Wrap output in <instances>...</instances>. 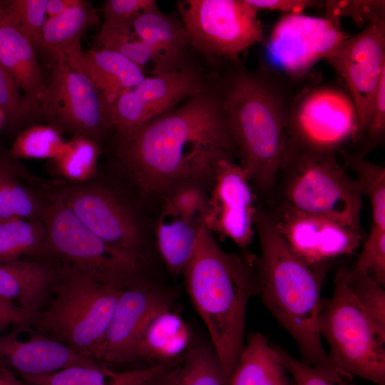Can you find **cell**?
<instances>
[{"label":"cell","mask_w":385,"mask_h":385,"mask_svg":"<svg viewBox=\"0 0 385 385\" xmlns=\"http://www.w3.org/2000/svg\"><path fill=\"white\" fill-rule=\"evenodd\" d=\"M0 111L5 121L14 127L36 117L14 78L1 64Z\"/></svg>","instance_id":"cell-39"},{"label":"cell","mask_w":385,"mask_h":385,"mask_svg":"<svg viewBox=\"0 0 385 385\" xmlns=\"http://www.w3.org/2000/svg\"><path fill=\"white\" fill-rule=\"evenodd\" d=\"M346 85L357 111L359 134L365 133L376 92L385 75V21L369 23L342 40L325 57Z\"/></svg>","instance_id":"cell-13"},{"label":"cell","mask_w":385,"mask_h":385,"mask_svg":"<svg viewBox=\"0 0 385 385\" xmlns=\"http://www.w3.org/2000/svg\"><path fill=\"white\" fill-rule=\"evenodd\" d=\"M260 244L255 258L263 303L297 343L304 363L337 369L318 329L321 291L328 265H310L289 248L270 211L259 205L255 218Z\"/></svg>","instance_id":"cell-3"},{"label":"cell","mask_w":385,"mask_h":385,"mask_svg":"<svg viewBox=\"0 0 385 385\" xmlns=\"http://www.w3.org/2000/svg\"><path fill=\"white\" fill-rule=\"evenodd\" d=\"M209 191L202 185L186 183L176 188L162 200L184 217L202 223Z\"/></svg>","instance_id":"cell-40"},{"label":"cell","mask_w":385,"mask_h":385,"mask_svg":"<svg viewBox=\"0 0 385 385\" xmlns=\"http://www.w3.org/2000/svg\"><path fill=\"white\" fill-rule=\"evenodd\" d=\"M98 22L96 9L88 1L79 0L62 14L46 20L41 48L76 68L84 54L81 38L88 29Z\"/></svg>","instance_id":"cell-23"},{"label":"cell","mask_w":385,"mask_h":385,"mask_svg":"<svg viewBox=\"0 0 385 385\" xmlns=\"http://www.w3.org/2000/svg\"><path fill=\"white\" fill-rule=\"evenodd\" d=\"M155 217L156 251L168 271L178 275L189 261L202 223L188 220L178 214L165 200Z\"/></svg>","instance_id":"cell-26"},{"label":"cell","mask_w":385,"mask_h":385,"mask_svg":"<svg viewBox=\"0 0 385 385\" xmlns=\"http://www.w3.org/2000/svg\"><path fill=\"white\" fill-rule=\"evenodd\" d=\"M174 294L152 278L122 290L117 305L93 358L108 364L133 362L135 347L148 322L171 309Z\"/></svg>","instance_id":"cell-17"},{"label":"cell","mask_w":385,"mask_h":385,"mask_svg":"<svg viewBox=\"0 0 385 385\" xmlns=\"http://www.w3.org/2000/svg\"><path fill=\"white\" fill-rule=\"evenodd\" d=\"M66 142L60 130L51 125H34L23 130L15 139L11 155L15 159L55 160Z\"/></svg>","instance_id":"cell-34"},{"label":"cell","mask_w":385,"mask_h":385,"mask_svg":"<svg viewBox=\"0 0 385 385\" xmlns=\"http://www.w3.org/2000/svg\"><path fill=\"white\" fill-rule=\"evenodd\" d=\"M39 255H51L46 228L41 220H0V262Z\"/></svg>","instance_id":"cell-30"},{"label":"cell","mask_w":385,"mask_h":385,"mask_svg":"<svg viewBox=\"0 0 385 385\" xmlns=\"http://www.w3.org/2000/svg\"><path fill=\"white\" fill-rule=\"evenodd\" d=\"M190 332L171 309L155 315L141 333L134 349L133 362L150 364L180 359L190 345Z\"/></svg>","instance_id":"cell-25"},{"label":"cell","mask_w":385,"mask_h":385,"mask_svg":"<svg viewBox=\"0 0 385 385\" xmlns=\"http://www.w3.org/2000/svg\"><path fill=\"white\" fill-rule=\"evenodd\" d=\"M30 325L29 318L14 303L0 298V334L14 327Z\"/></svg>","instance_id":"cell-44"},{"label":"cell","mask_w":385,"mask_h":385,"mask_svg":"<svg viewBox=\"0 0 385 385\" xmlns=\"http://www.w3.org/2000/svg\"><path fill=\"white\" fill-rule=\"evenodd\" d=\"M178 9L188 43L205 53L234 59L265 41L258 10L247 0H188Z\"/></svg>","instance_id":"cell-10"},{"label":"cell","mask_w":385,"mask_h":385,"mask_svg":"<svg viewBox=\"0 0 385 385\" xmlns=\"http://www.w3.org/2000/svg\"><path fill=\"white\" fill-rule=\"evenodd\" d=\"M257 195L247 175L235 160H224L217 168L209 191L202 224L215 235L232 240L246 256L255 234Z\"/></svg>","instance_id":"cell-14"},{"label":"cell","mask_w":385,"mask_h":385,"mask_svg":"<svg viewBox=\"0 0 385 385\" xmlns=\"http://www.w3.org/2000/svg\"><path fill=\"white\" fill-rule=\"evenodd\" d=\"M40 115L59 130L101 145L111 126L101 92L83 73L56 59Z\"/></svg>","instance_id":"cell-12"},{"label":"cell","mask_w":385,"mask_h":385,"mask_svg":"<svg viewBox=\"0 0 385 385\" xmlns=\"http://www.w3.org/2000/svg\"><path fill=\"white\" fill-rule=\"evenodd\" d=\"M270 76L238 71L226 81L221 103L239 164L257 195H272L286 140L291 100Z\"/></svg>","instance_id":"cell-4"},{"label":"cell","mask_w":385,"mask_h":385,"mask_svg":"<svg viewBox=\"0 0 385 385\" xmlns=\"http://www.w3.org/2000/svg\"><path fill=\"white\" fill-rule=\"evenodd\" d=\"M335 153L286 139L272 193H277V206L361 226L363 195Z\"/></svg>","instance_id":"cell-5"},{"label":"cell","mask_w":385,"mask_h":385,"mask_svg":"<svg viewBox=\"0 0 385 385\" xmlns=\"http://www.w3.org/2000/svg\"><path fill=\"white\" fill-rule=\"evenodd\" d=\"M22 174L17 159L0 150V220H42L47 195H41Z\"/></svg>","instance_id":"cell-29"},{"label":"cell","mask_w":385,"mask_h":385,"mask_svg":"<svg viewBox=\"0 0 385 385\" xmlns=\"http://www.w3.org/2000/svg\"><path fill=\"white\" fill-rule=\"evenodd\" d=\"M385 131V75L378 86L371 116L365 133L369 142L376 144L381 141Z\"/></svg>","instance_id":"cell-43"},{"label":"cell","mask_w":385,"mask_h":385,"mask_svg":"<svg viewBox=\"0 0 385 385\" xmlns=\"http://www.w3.org/2000/svg\"><path fill=\"white\" fill-rule=\"evenodd\" d=\"M74 69L83 73L93 82L107 103L146 76L144 69L133 61L105 48L84 52Z\"/></svg>","instance_id":"cell-27"},{"label":"cell","mask_w":385,"mask_h":385,"mask_svg":"<svg viewBox=\"0 0 385 385\" xmlns=\"http://www.w3.org/2000/svg\"><path fill=\"white\" fill-rule=\"evenodd\" d=\"M0 64L9 72L36 116L47 93L35 47L0 1Z\"/></svg>","instance_id":"cell-20"},{"label":"cell","mask_w":385,"mask_h":385,"mask_svg":"<svg viewBox=\"0 0 385 385\" xmlns=\"http://www.w3.org/2000/svg\"><path fill=\"white\" fill-rule=\"evenodd\" d=\"M58 267L51 262L23 260L0 262V298L20 307L30 322L49 293Z\"/></svg>","instance_id":"cell-22"},{"label":"cell","mask_w":385,"mask_h":385,"mask_svg":"<svg viewBox=\"0 0 385 385\" xmlns=\"http://www.w3.org/2000/svg\"><path fill=\"white\" fill-rule=\"evenodd\" d=\"M346 36L339 21L303 14H287L274 25L267 43L272 63L300 77Z\"/></svg>","instance_id":"cell-16"},{"label":"cell","mask_w":385,"mask_h":385,"mask_svg":"<svg viewBox=\"0 0 385 385\" xmlns=\"http://www.w3.org/2000/svg\"><path fill=\"white\" fill-rule=\"evenodd\" d=\"M114 152L151 203L186 183L210 190L220 162L236 157L221 98L203 91L145 123L116 130Z\"/></svg>","instance_id":"cell-1"},{"label":"cell","mask_w":385,"mask_h":385,"mask_svg":"<svg viewBox=\"0 0 385 385\" xmlns=\"http://www.w3.org/2000/svg\"><path fill=\"white\" fill-rule=\"evenodd\" d=\"M273 346L252 333L240 354L229 385H295Z\"/></svg>","instance_id":"cell-28"},{"label":"cell","mask_w":385,"mask_h":385,"mask_svg":"<svg viewBox=\"0 0 385 385\" xmlns=\"http://www.w3.org/2000/svg\"><path fill=\"white\" fill-rule=\"evenodd\" d=\"M169 385H229L211 344L191 343Z\"/></svg>","instance_id":"cell-31"},{"label":"cell","mask_w":385,"mask_h":385,"mask_svg":"<svg viewBox=\"0 0 385 385\" xmlns=\"http://www.w3.org/2000/svg\"><path fill=\"white\" fill-rule=\"evenodd\" d=\"M255 258L225 251L202 225L182 273L228 384L245 344L248 302L259 294Z\"/></svg>","instance_id":"cell-2"},{"label":"cell","mask_w":385,"mask_h":385,"mask_svg":"<svg viewBox=\"0 0 385 385\" xmlns=\"http://www.w3.org/2000/svg\"><path fill=\"white\" fill-rule=\"evenodd\" d=\"M258 11L277 10L287 14H302L305 9L312 7L317 1L309 0H247Z\"/></svg>","instance_id":"cell-45"},{"label":"cell","mask_w":385,"mask_h":385,"mask_svg":"<svg viewBox=\"0 0 385 385\" xmlns=\"http://www.w3.org/2000/svg\"><path fill=\"white\" fill-rule=\"evenodd\" d=\"M42 221L51 255L98 282L124 289L151 279L149 265L100 238L53 192L47 195Z\"/></svg>","instance_id":"cell-9"},{"label":"cell","mask_w":385,"mask_h":385,"mask_svg":"<svg viewBox=\"0 0 385 385\" xmlns=\"http://www.w3.org/2000/svg\"><path fill=\"white\" fill-rule=\"evenodd\" d=\"M346 164L354 170L362 195L369 200L371 230L385 231V168L359 154L343 152Z\"/></svg>","instance_id":"cell-33"},{"label":"cell","mask_w":385,"mask_h":385,"mask_svg":"<svg viewBox=\"0 0 385 385\" xmlns=\"http://www.w3.org/2000/svg\"><path fill=\"white\" fill-rule=\"evenodd\" d=\"M346 267H339L336 273L332 297L322 299L319 332L329 344L328 358L337 370L385 385V335L349 289Z\"/></svg>","instance_id":"cell-8"},{"label":"cell","mask_w":385,"mask_h":385,"mask_svg":"<svg viewBox=\"0 0 385 385\" xmlns=\"http://www.w3.org/2000/svg\"><path fill=\"white\" fill-rule=\"evenodd\" d=\"M93 233L105 242L150 266L155 242V218L141 202L104 181L66 183L52 191Z\"/></svg>","instance_id":"cell-7"},{"label":"cell","mask_w":385,"mask_h":385,"mask_svg":"<svg viewBox=\"0 0 385 385\" xmlns=\"http://www.w3.org/2000/svg\"><path fill=\"white\" fill-rule=\"evenodd\" d=\"M130 26L135 36L154 51L157 58L154 73L180 68L177 65L188 43L182 23L163 14L156 5L138 14Z\"/></svg>","instance_id":"cell-24"},{"label":"cell","mask_w":385,"mask_h":385,"mask_svg":"<svg viewBox=\"0 0 385 385\" xmlns=\"http://www.w3.org/2000/svg\"><path fill=\"white\" fill-rule=\"evenodd\" d=\"M79 0H48L46 16L48 18L59 16L78 3Z\"/></svg>","instance_id":"cell-46"},{"label":"cell","mask_w":385,"mask_h":385,"mask_svg":"<svg viewBox=\"0 0 385 385\" xmlns=\"http://www.w3.org/2000/svg\"><path fill=\"white\" fill-rule=\"evenodd\" d=\"M276 227L292 252L310 265L354 252L361 245V227L332 217L277 206L270 212Z\"/></svg>","instance_id":"cell-15"},{"label":"cell","mask_w":385,"mask_h":385,"mask_svg":"<svg viewBox=\"0 0 385 385\" xmlns=\"http://www.w3.org/2000/svg\"><path fill=\"white\" fill-rule=\"evenodd\" d=\"M4 10L29 38L34 46L41 47L48 0L0 1Z\"/></svg>","instance_id":"cell-38"},{"label":"cell","mask_w":385,"mask_h":385,"mask_svg":"<svg viewBox=\"0 0 385 385\" xmlns=\"http://www.w3.org/2000/svg\"><path fill=\"white\" fill-rule=\"evenodd\" d=\"M274 349L295 385H356L354 378L337 369L312 366L298 360L279 346Z\"/></svg>","instance_id":"cell-37"},{"label":"cell","mask_w":385,"mask_h":385,"mask_svg":"<svg viewBox=\"0 0 385 385\" xmlns=\"http://www.w3.org/2000/svg\"><path fill=\"white\" fill-rule=\"evenodd\" d=\"M348 286L376 329L385 335L384 287L371 277L346 267Z\"/></svg>","instance_id":"cell-36"},{"label":"cell","mask_w":385,"mask_h":385,"mask_svg":"<svg viewBox=\"0 0 385 385\" xmlns=\"http://www.w3.org/2000/svg\"><path fill=\"white\" fill-rule=\"evenodd\" d=\"M181 359L127 371L114 370L111 365L73 366L50 374L21 378L32 385H169Z\"/></svg>","instance_id":"cell-21"},{"label":"cell","mask_w":385,"mask_h":385,"mask_svg":"<svg viewBox=\"0 0 385 385\" xmlns=\"http://www.w3.org/2000/svg\"><path fill=\"white\" fill-rule=\"evenodd\" d=\"M106 365L110 364L78 354L31 325L0 334V369L20 376L50 374L73 366Z\"/></svg>","instance_id":"cell-19"},{"label":"cell","mask_w":385,"mask_h":385,"mask_svg":"<svg viewBox=\"0 0 385 385\" xmlns=\"http://www.w3.org/2000/svg\"><path fill=\"white\" fill-rule=\"evenodd\" d=\"M123 289L103 285L67 265L30 325L78 354L90 356L100 344Z\"/></svg>","instance_id":"cell-6"},{"label":"cell","mask_w":385,"mask_h":385,"mask_svg":"<svg viewBox=\"0 0 385 385\" xmlns=\"http://www.w3.org/2000/svg\"><path fill=\"white\" fill-rule=\"evenodd\" d=\"M5 121L4 117L2 113L0 111V125Z\"/></svg>","instance_id":"cell-48"},{"label":"cell","mask_w":385,"mask_h":385,"mask_svg":"<svg viewBox=\"0 0 385 385\" xmlns=\"http://www.w3.org/2000/svg\"><path fill=\"white\" fill-rule=\"evenodd\" d=\"M103 48L119 53L133 61L142 68L150 62L157 66V58L150 46L133 33L130 24L116 27L102 26L97 36Z\"/></svg>","instance_id":"cell-35"},{"label":"cell","mask_w":385,"mask_h":385,"mask_svg":"<svg viewBox=\"0 0 385 385\" xmlns=\"http://www.w3.org/2000/svg\"><path fill=\"white\" fill-rule=\"evenodd\" d=\"M156 4L155 0H108L102 8V26L116 27L130 24L138 14Z\"/></svg>","instance_id":"cell-42"},{"label":"cell","mask_w":385,"mask_h":385,"mask_svg":"<svg viewBox=\"0 0 385 385\" xmlns=\"http://www.w3.org/2000/svg\"><path fill=\"white\" fill-rule=\"evenodd\" d=\"M384 1H326V17L339 22L349 16L359 23L385 21Z\"/></svg>","instance_id":"cell-41"},{"label":"cell","mask_w":385,"mask_h":385,"mask_svg":"<svg viewBox=\"0 0 385 385\" xmlns=\"http://www.w3.org/2000/svg\"><path fill=\"white\" fill-rule=\"evenodd\" d=\"M202 91L200 77L188 68L145 76L134 87L106 103L109 123L116 130L138 126Z\"/></svg>","instance_id":"cell-18"},{"label":"cell","mask_w":385,"mask_h":385,"mask_svg":"<svg viewBox=\"0 0 385 385\" xmlns=\"http://www.w3.org/2000/svg\"><path fill=\"white\" fill-rule=\"evenodd\" d=\"M101 153V145L75 135L66 142L63 151L53 161L57 173L67 183H82L96 175Z\"/></svg>","instance_id":"cell-32"},{"label":"cell","mask_w":385,"mask_h":385,"mask_svg":"<svg viewBox=\"0 0 385 385\" xmlns=\"http://www.w3.org/2000/svg\"><path fill=\"white\" fill-rule=\"evenodd\" d=\"M358 135L356 106L342 89L318 86L291 101L286 139L312 149L336 153Z\"/></svg>","instance_id":"cell-11"},{"label":"cell","mask_w":385,"mask_h":385,"mask_svg":"<svg viewBox=\"0 0 385 385\" xmlns=\"http://www.w3.org/2000/svg\"><path fill=\"white\" fill-rule=\"evenodd\" d=\"M0 385H32L19 379L10 370L0 369Z\"/></svg>","instance_id":"cell-47"}]
</instances>
